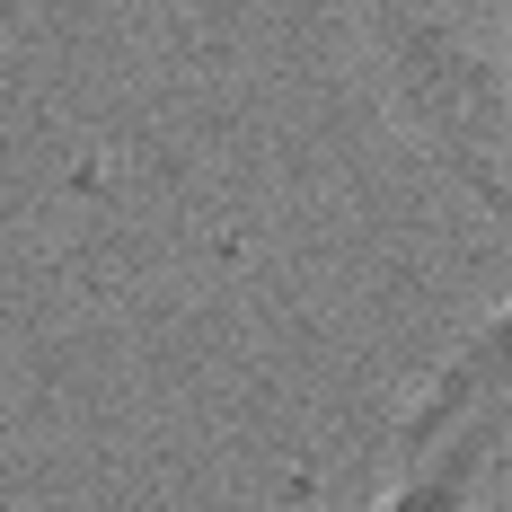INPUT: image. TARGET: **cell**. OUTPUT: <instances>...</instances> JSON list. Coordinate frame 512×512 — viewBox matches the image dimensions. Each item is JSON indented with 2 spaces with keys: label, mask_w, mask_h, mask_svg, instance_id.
<instances>
[{
  "label": "cell",
  "mask_w": 512,
  "mask_h": 512,
  "mask_svg": "<svg viewBox=\"0 0 512 512\" xmlns=\"http://www.w3.org/2000/svg\"><path fill=\"white\" fill-rule=\"evenodd\" d=\"M354 36L398 133L512 230V0H354Z\"/></svg>",
  "instance_id": "cell-1"
},
{
  "label": "cell",
  "mask_w": 512,
  "mask_h": 512,
  "mask_svg": "<svg viewBox=\"0 0 512 512\" xmlns=\"http://www.w3.org/2000/svg\"><path fill=\"white\" fill-rule=\"evenodd\" d=\"M371 512H512V301L424 371Z\"/></svg>",
  "instance_id": "cell-2"
}]
</instances>
